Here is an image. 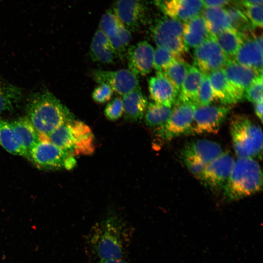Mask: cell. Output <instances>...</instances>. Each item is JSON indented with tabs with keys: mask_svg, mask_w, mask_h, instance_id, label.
Wrapping results in <instances>:
<instances>
[{
	"mask_svg": "<svg viewBox=\"0 0 263 263\" xmlns=\"http://www.w3.org/2000/svg\"><path fill=\"white\" fill-rule=\"evenodd\" d=\"M223 69L229 82L244 97L246 89L262 74L254 69L242 65L232 58L228 59Z\"/></svg>",
	"mask_w": 263,
	"mask_h": 263,
	"instance_id": "cell-17",
	"label": "cell"
},
{
	"mask_svg": "<svg viewBox=\"0 0 263 263\" xmlns=\"http://www.w3.org/2000/svg\"><path fill=\"white\" fill-rule=\"evenodd\" d=\"M90 53L93 61L105 64L112 63L116 56L109 38L100 29L94 34Z\"/></svg>",
	"mask_w": 263,
	"mask_h": 263,
	"instance_id": "cell-22",
	"label": "cell"
},
{
	"mask_svg": "<svg viewBox=\"0 0 263 263\" xmlns=\"http://www.w3.org/2000/svg\"><path fill=\"white\" fill-rule=\"evenodd\" d=\"M150 31L157 47L180 57L188 52V49L183 38L182 22L164 15L154 19L150 27Z\"/></svg>",
	"mask_w": 263,
	"mask_h": 263,
	"instance_id": "cell-5",
	"label": "cell"
},
{
	"mask_svg": "<svg viewBox=\"0 0 263 263\" xmlns=\"http://www.w3.org/2000/svg\"><path fill=\"white\" fill-rule=\"evenodd\" d=\"M154 50L146 41L131 46L127 51L129 70L136 76H145L152 71Z\"/></svg>",
	"mask_w": 263,
	"mask_h": 263,
	"instance_id": "cell-15",
	"label": "cell"
},
{
	"mask_svg": "<svg viewBox=\"0 0 263 263\" xmlns=\"http://www.w3.org/2000/svg\"><path fill=\"white\" fill-rule=\"evenodd\" d=\"M94 79L98 84L106 83L117 94L125 95L139 87L137 76L130 70H95L92 73Z\"/></svg>",
	"mask_w": 263,
	"mask_h": 263,
	"instance_id": "cell-13",
	"label": "cell"
},
{
	"mask_svg": "<svg viewBox=\"0 0 263 263\" xmlns=\"http://www.w3.org/2000/svg\"><path fill=\"white\" fill-rule=\"evenodd\" d=\"M244 98L254 103L263 101V74L260 75L246 89Z\"/></svg>",
	"mask_w": 263,
	"mask_h": 263,
	"instance_id": "cell-39",
	"label": "cell"
},
{
	"mask_svg": "<svg viewBox=\"0 0 263 263\" xmlns=\"http://www.w3.org/2000/svg\"><path fill=\"white\" fill-rule=\"evenodd\" d=\"M73 120L64 123L43 139H47L59 149L73 155L75 150Z\"/></svg>",
	"mask_w": 263,
	"mask_h": 263,
	"instance_id": "cell-28",
	"label": "cell"
},
{
	"mask_svg": "<svg viewBox=\"0 0 263 263\" xmlns=\"http://www.w3.org/2000/svg\"><path fill=\"white\" fill-rule=\"evenodd\" d=\"M240 2L249 4H260L263 3V0H240Z\"/></svg>",
	"mask_w": 263,
	"mask_h": 263,
	"instance_id": "cell-45",
	"label": "cell"
},
{
	"mask_svg": "<svg viewBox=\"0 0 263 263\" xmlns=\"http://www.w3.org/2000/svg\"><path fill=\"white\" fill-rule=\"evenodd\" d=\"M208 75L215 99L222 104H235L244 98L229 82L223 69L211 72Z\"/></svg>",
	"mask_w": 263,
	"mask_h": 263,
	"instance_id": "cell-18",
	"label": "cell"
},
{
	"mask_svg": "<svg viewBox=\"0 0 263 263\" xmlns=\"http://www.w3.org/2000/svg\"><path fill=\"white\" fill-rule=\"evenodd\" d=\"M88 263H131L128 258L122 259H113L107 260L97 261L94 262H88Z\"/></svg>",
	"mask_w": 263,
	"mask_h": 263,
	"instance_id": "cell-43",
	"label": "cell"
},
{
	"mask_svg": "<svg viewBox=\"0 0 263 263\" xmlns=\"http://www.w3.org/2000/svg\"><path fill=\"white\" fill-rule=\"evenodd\" d=\"M229 58L212 36L196 47L193 53L194 66L207 74L223 69Z\"/></svg>",
	"mask_w": 263,
	"mask_h": 263,
	"instance_id": "cell-10",
	"label": "cell"
},
{
	"mask_svg": "<svg viewBox=\"0 0 263 263\" xmlns=\"http://www.w3.org/2000/svg\"><path fill=\"white\" fill-rule=\"evenodd\" d=\"M202 13L210 36H216L224 30L231 28L226 8L220 7L205 8Z\"/></svg>",
	"mask_w": 263,
	"mask_h": 263,
	"instance_id": "cell-25",
	"label": "cell"
},
{
	"mask_svg": "<svg viewBox=\"0 0 263 263\" xmlns=\"http://www.w3.org/2000/svg\"><path fill=\"white\" fill-rule=\"evenodd\" d=\"M234 161L229 152L224 151L206 166L198 180L212 191L223 190L230 176Z\"/></svg>",
	"mask_w": 263,
	"mask_h": 263,
	"instance_id": "cell-9",
	"label": "cell"
},
{
	"mask_svg": "<svg viewBox=\"0 0 263 263\" xmlns=\"http://www.w3.org/2000/svg\"><path fill=\"white\" fill-rule=\"evenodd\" d=\"M182 58L177 56L171 52L157 47L154 51V68L157 72H163L172 62L177 58Z\"/></svg>",
	"mask_w": 263,
	"mask_h": 263,
	"instance_id": "cell-37",
	"label": "cell"
},
{
	"mask_svg": "<svg viewBox=\"0 0 263 263\" xmlns=\"http://www.w3.org/2000/svg\"><path fill=\"white\" fill-rule=\"evenodd\" d=\"M104 114L111 121L119 119L123 114V107L122 99L115 97L110 101L104 110Z\"/></svg>",
	"mask_w": 263,
	"mask_h": 263,
	"instance_id": "cell-40",
	"label": "cell"
},
{
	"mask_svg": "<svg viewBox=\"0 0 263 263\" xmlns=\"http://www.w3.org/2000/svg\"><path fill=\"white\" fill-rule=\"evenodd\" d=\"M23 149L29 156L31 150L40 140V137L27 117L11 122Z\"/></svg>",
	"mask_w": 263,
	"mask_h": 263,
	"instance_id": "cell-24",
	"label": "cell"
},
{
	"mask_svg": "<svg viewBox=\"0 0 263 263\" xmlns=\"http://www.w3.org/2000/svg\"><path fill=\"white\" fill-rule=\"evenodd\" d=\"M113 90L106 83H100L93 91L92 98L97 103L103 104L109 101L112 98Z\"/></svg>",
	"mask_w": 263,
	"mask_h": 263,
	"instance_id": "cell-41",
	"label": "cell"
},
{
	"mask_svg": "<svg viewBox=\"0 0 263 263\" xmlns=\"http://www.w3.org/2000/svg\"><path fill=\"white\" fill-rule=\"evenodd\" d=\"M0 145L9 153L29 158L11 123L1 118H0Z\"/></svg>",
	"mask_w": 263,
	"mask_h": 263,
	"instance_id": "cell-27",
	"label": "cell"
},
{
	"mask_svg": "<svg viewBox=\"0 0 263 263\" xmlns=\"http://www.w3.org/2000/svg\"><path fill=\"white\" fill-rule=\"evenodd\" d=\"M165 16L180 21H188L200 15L204 8L203 0H155Z\"/></svg>",
	"mask_w": 263,
	"mask_h": 263,
	"instance_id": "cell-14",
	"label": "cell"
},
{
	"mask_svg": "<svg viewBox=\"0 0 263 263\" xmlns=\"http://www.w3.org/2000/svg\"><path fill=\"white\" fill-rule=\"evenodd\" d=\"M254 35L246 37L232 59L245 67L263 72V49L256 41Z\"/></svg>",
	"mask_w": 263,
	"mask_h": 263,
	"instance_id": "cell-19",
	"label": "cell"
},
{
	"mask_svg": "<svg viewBox=\"0 0 263 263\" xmlns=\"http://www.w3.org/2000/svg\"><path fill=\"white\" fill-rule=\"evenodd\" d=\"M72 155L47 139H40L31 150L29 158L38 167L51 169L65 168L67 159Z\"/></svg>",
	"mask_w": 263,
	"mask_h": 263,
	"instance_id": "cell-12",
	"label": "cell"
},
{
	"mask_svg": "<svg viewBox=\"0 0 263 263\" xmlns=\"http://www.w3.org/2000/svg\"><path fill=\"white\" fill-rule=\"evenodd\" d=\"M131 37L130 31L123 25L113 37L109 38L116 56L122 55L125 52L130 43Z\"/></svg>",
	"mask_w": 263,
	"mask_h": 263,
	"instance_id": "cell-35",
	"label": "cell"
},
{
	"mask_svg": "<svg viewBox=\"0 0 263 263\" xmlns=\"http://www.w3.org/2000/svg\"><path fill=\"white\" fill-rule=\"evenodd\" d=\"M230 110L227 105H197L188 135L217 133Z\"/></svg>",
	"mask_w": 263,
	"mask_h": 263,
	"instance_id": "cell-8",
	"label": "cell"
},
{
	"mask_svg": "<svg viewBox=\"0 0 263 263\" xmlns=\"http://www.w3.org/2000/svg\"><path fill=\"white\" fill-rule=\"evenodd\" d=\"M149 91L153 102L171 107L177 98L178 92L162 72H156L148 80Z\"/></svg>",
	"mask_w": 263,
	"mask_h": 263,
	"instance_id": "cell-16",
	"label": "cell"
},
{
	"mask_svg": "<svg viewBox=\"0 0 263 263\" xmlns=\"http://www.w3.org/2000/svg\"><path fill=\"white\" fill-rule=\"evenodd\" d=\"M228 15L231 27L244 37L253 35L254 28L244 12L235 6H229L226 8Z\"/></svg>",
	"mask_w": 263,
	"mask_h": 263,
	"instance_id": "cell-32",
	"label": "cell"
},
{
	"mask_svg": "<svg viewBox=\"0 0 263 263\" xmlns=\"http://www.w3.org/2000/svg\"><path fill=\"white\" fill-rule=\"evenodd\" d=\"M215 99L207 74L204 73L199 89L197 105L206 106L211 104Z\"/></svg>",
	"mask_w": 263,
	"mask_h": 263,
	"instance_id": "cell-38",
	"label": "cell"
},
{
	"mask_svg": "<svg viewBox=\"0 0 263 263\" xmlns=\"http://www.w3.org/2000/svg\"><path fill=\"white\" fill-rule=\"evenodd\" d=\"M204 8L224 7L231 4H239L240 0H203Z\"/></svg>",
	"mask_w": 263,
	"mask_h": 263,
	"instance_id": "cell-42",
	"label": "cell"
},
{
	"mask_svg": "<svg viewBox=\"0 0 263 263\" xmlns=\"http://www.w3.org/2000/svg\"><path fill=\"white\" fill-rule=\"evenodd\" d=\"M172 109L154 102L149 103L144 116L146 124L156 131L161 129L168 121Z\"/></svg>",
	"mask_w": 263,
	"mask_h": 263,
	"instance_id": "cell-29",
	"label": "cell"
},
{
	"mask_svg": "<svg viewBox=\"0 0 263 263\" xmlns=\"http://www.w3.org/2000/svg\"><path fill=\"white\" fill-rule=\"evenodd\" d=\"M123 25H124L113 9L108 11L102 17L99 23V29L110 38L113 37Z\"/></svg>",
	"mask_w": 263,
	"mask_h": 263,
	"instance_id": "cell-34",
	"label": "cell"
},
{
	"mask_svg": "<svg viewBox=\"0 0 263 263\" xmlns=\"http://www.w3.org/2000/svg\"><path fill=\"white\" fill-rule=\"evenodd\" d=\"M230 133L237 157L262 159L263 137L259 125L246 115L236 114L230 122Z\"/></svg>",
	"mask_w": 263,
	"mask_h": 263,
	"instance_id": "cell-4",
	"label": "cell"
},
{
	"mask_svg": "<svg viewBox=\"0 0 263 263\" xmlns=\"http://www.w3.org/2000/svg\"><path fill=\"white\" fill-rule=\"evenodd\" d=\"M263 172L255 159L237 157L223 189L224 198L236 201L252 196L262 190Z\"/></svg>",
	"mask_w": 263,
	"mask_h": 263,
	"instance_id": "cell-3",
	"label": "cell"
},
{
	"mask_svg": "<svg viewBox=\"0 0 263 263\" xmlns=\"http://www.w3.org/2000/svg\"><path fill=\"white\" fill-rule=\"evenodd\" d=\"M122 100L123 114L126 120L136 122L143 118L148 104L140 87L123 95Z\"/></svg>",
	"mask_w": 263,
	"mask_h": 263,
	"instance_id": "cell-20",
	"label": "cell"
},
{
	"mask_svg": "<svg viewBox=\"0 0 263 263\" xmlns=\"http://www.w3.org/2000/svg\"><path fill=\"white\" fill-rule=\"evenodd\" d=\"M74 134V154L89 155L94 150V137L90 128L80 121L72 122Z\"/></svg>",
	"mask_w": 263,
	"mask_h": 263,
	"instance_id": "cell-26",
	"label": "cell"
},
{
	"mask_svg": "<svg viewBox=\"0 0 263 263\" xmlns=\"http://www.w3.org/2000/svg\"><path fill=\"white\" fill-rule=\"evenodd\" d=\"M174 104L166 124L156 131L158 137L166 142L182 135H188L197 106L191 102H175Z\"/></svg>",
	"mask_w": 263,
	"mask_h": 263,
	"instance_id": "cell-7",
	"label": "cell"
},
{
	"mask_svg": "<svg viewBox=\"0 0 263 263\" xmlns=\"http://www.w3.org/2000/svg\"><path fill=\"white\" fill-rule=\"evenodd\" d=\"M240 7L254 28L263 27V3L249 4L240 2Z\"/></svg>",
	"mask_w": 263,
	"mask_h": 263,
	"instance_id": "cell-36",
	"label": "cell"
},
{
	"mask_svg": "<svg viewBox=\"0 0 263 263\" xmlns=\"http://www.w3.org/2000/svg\"><path fill=\"white\" fill-rule=\"evenodd\" d=\"M113 10L130 31L138 30L149 20L146 0H116Z\"/></svg>",
	"mask_w": 263,
	"mask_h": 263,
	"instance_id": "cell-11",
	"label": "cell"
},
{
	"mask_svg": "<svg viewBox=\"0 0 263 263\" xmlns=\"http://www.w3.org/2000/svg\"><path fill=\"white\" fill-rule=\"evenodd\" d=\"M218 143L207 139H196L187 143L181 157L187 169L197 179L206 166L223 152Z\"/></svg>",
	"mask_w": 263,
	"mask_h": 263,
	"instance_id": "cell-6",
	"label": "cell"
},
{
	"mask_svg": "<svg viewBox=\"0 0 263 263\" xmlns=\"http://www.w3.org/2000/svg\"><path fill=\"white\" fill-rule=\"evenodd\" d=\"M26 113L40 139L45 138L64 123L73 120L68 109L49 92L32 95L27 104Z\"/></svg>",
	"mask_w": 263,
	"mask_h": 263,
	"instance_id": "cell-2",
	"label": "cell"
},
{
	"mask_svg": "<svg viewBox=\"0 0 263 263\" xmlns=\"http://www.w3.org/2000/svg\"><path fill=\"white\" fill-rule=\"evenodd\" d=\"M210 36L202 15H200L183 24V38L188 49H195Z\"/></svg>",
	"mask_w": 263,
	"mask_h": 263,
	"instance_id": "cell-21",
	"label": "cell"
},
{
	"mask_svg": "<svg viewBox=\"0 0 263 263\" xmlns=\"http://www.w3.org/2000/svg\"><path fill=\"white\" fill-rule=\"evenodd\" d=\"M19 89L0 77V114L12 111L21 98Z\"/></svg>",
	"mask_w": 263,
	"mask_h": 263,
	"instance_id": "cell-31",
	"label": "cell"
},
{
	"mask_svg": "<svg viewBox=\"0 0 263 263\" xmlns=\"http://www.w3.org/2000/svg\"><path fill=\"white\" fill-rule=\"evenodd\" d=\"M133 227L115 213L107 214L90 229L84 238L88 262L128 258Z\"/></svg>",
	"mask_w": 263,
	"mask_h": 263,
	"instance_id": "cell-1",
	"label": "cell"
},
{
	"mask_svg": "<svg viewBox=\"0 0 263 263\" xmlns=\"http://www.w3.org/2000/svg\"><path fill=\"white\" fill-rule=\"evenodd\" d=\"M190 65L182 58L175 60L162 72L179 93Z\"/></svg>",
	"mask_w": 263,
	"mask_h": 263,
	"instance_id": "cell-33",
	"label": "cell"
},
{
	"mask_svg": "<svg viewBox=\"0 0 263 263\" xmlns=\"http://www.w3.org/2000/svg\"><path fill=\"white\" fill-rule=\"evenodd\" d=\"M214 38L224 53L232 58L245 37L231 28L224 30Z\"/></svg>",
	"mask_w": 263,
	"mask_h": 263,
	"instance_id": "cell-30",
	"label": "cell"
},
{
	"mask_svg": "<svg viewBox=\"0 0 263 263\" xmlns=\"http://www.w3.org/2000/svg\"><path fill=\"white\" fill-rule=\"evenodd\" d=\"M203 75L195 66L190 65L175 102H191L197 105L198 91Z\"/></svg>",
	"mask_w": 263,
	"mask_h": 263,
	"instance_id": "cell-23",
	"label": "cell"
},
{
	"mask_svg": "<svg viewBox=\"0 0 263 263\" xmlns=\"http://www.w3.org/2000/svg\"><path fill=\"white\" fill-rule=\"evenodd\" d=\"M254 109L256 115L263 122V101L254 103Z\"/></svg>",
	"mask_w": 263,
	"mask_h": 263,
	"instance_id": "cell-44",
	"label": "cell"
}]
</instances>
